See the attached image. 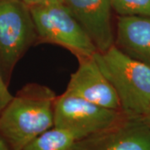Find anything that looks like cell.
Masks as SVG:
<instances>
[{"label": "cell", "instance_id": "obj_8", "mask_svg": "<svg viewBox=\"0 0 150 150\" xmlns=\"http://www.w3.org/2000/svg\"><path fill=\"white\" fill-rule=\"evenodd\" d=\"M98 52L114 45L111 0H62Z\"/></svg>", "mask_w": 150, "mask_h": 150}, {"label": "cell", "instance_id": "obj_14", "mask_svg": "<svg viewBox=\"0 0 150 150\" xmlns=\"http://www.w3.org/2000/svg\"><path fill=\"white\" fill-rule=\"evenodd\" d=\"M139 121H141L143 123H144L147 127H149L150 129V104L149 108H147L146 112H144V114L143 115V117L140 118Z\"/></svg>", "mask_w": 150, "mask_h": 150}, {"label": "cell", "instance_id": "obj_10", "mask_svg": "<svg viewBox=\"0 0 150 150\" xmlns=\"http://www.w3.org/2000/svg\"><path fill=\"white\" fill-rule=\"evenodd\" d=\"M76 141L69 132L52 128L31 141L22 150H69Z\"/></svg>", "mask_w": 150, "mask_h": 150}, {"label": "cell", "instance_id": "obj_15", "mask_svg": "<svg viewBox=\"0 0 150 150\" xmlns=\"http://www.w3.org/2000/svg\"><path fill=\"white\" fill-rule=\"evenodd\" d=\"M0 150H10L1 137H0Z\"/></svg>", "mask_w": 150, "mask_h": 150}, {"label": "cell", "instance_id": "obj_13", "mask_svg": "<svg viewBox=\"0 0 150 150\" xmlns=\"http://www.w3.org/2000/svg\"><path fill=\"white\" fill-rule=\"evenodd\" d=\"M22 1L24 2L29 8H31V7L43 4L48 3V2L53 1V0H22Z\"/></svg>", "mask_w": 150, "mask_h": 150}, {"label": "cell", "instance_id": "obj_12", "mask_svg": "<svg viewBox=\"0 0 150 150\" xmlns=\"http://www.w3.org/2000/svg\"><path fill=\"white\" fill-rule=\"evenodd\" d=\"M13 96V95H12L8 90V85L4 80L0 70V113L9 103Z\"/></svg>", "mask_w": 150, "mask_h": 150}, {"label": "cell", "instance_id": "obj_6", "mask_svg": "<svg viewBox=\"0 0 150 150\" xmlns=\"http://www.w3.org/2000/svg\"><path fill=\"white\" fill-rule=\"evenodd\" d=\"M69 150H150V129L125 117L108 129L76 140Z\"/></svg>", "mask_w": 150, "mask_h": 150}, {"label": "cell", "instance_id": "obj_2", "mask_svg": "<svg viewBox=\"0 0 150 150\" xmlns=\"http://www.w3.org/2000/svg\"><path fill=\"white\" fill-rule=\"evenodd\" d=\"M97 64L115 89L121 111L140 120L150 104V67L119 50L115 45L93 55Z\"/></svg>", "mask_w": 150, "mask_h": 150}, {"label": "cell", "instance_id": "obj_1", "mask_svg": "<svg viewBox=\"0 0 150 150\" xmlns=\"http://www.w3.org/2000/svg\"><path fill=\"white\" fill-rule=\"evenodd\" d=\"M58 95L48 86L28 83L13 95L0 113V137L10 150H22L54 127Z\"/></svg>", "mask_w": 150, "mask_h": 150}, {"label": "cell", "instance_id": "obj_7", "mask_svg": "<svg viewBox=\"0 0 150 150\" xmlns=\"http://www.w3.org/2000/svg\"><path fill=\"white\" fill-rule=\"evenodd\" d=\"M65 91L103 107L121 110L115 89L100 69L93 56L78 59Z\"/></svg>", "mask_w": 150, "mask_h": 150}, {"label": "cell", "instance_id": "obj_5", "mask_svg": "<svg viewBox=\"0 0 150 150\" xmlns=\"http://www.w3.org/2000/svg\"><path fill=\"white\" fill-rule=\"evenodd\" d=\"M125 117L121 110L103 107L67 91L54 103V127L69 132L76 140L108 129Z\"/></svg>", "mask_w": 150, "mask_h": 150}, {"label": "cell", "instance_id": "obj_3", "mask_svg": "<svg viewBox=\"0 0 150 150\" xmlns=\"http://www.w3.org/2000/svg\"><path fill=\"white\" fill-rule=\"evenodd\" d=\"M38 43L58 45L78 59L92 57L95 45L62 0H53L30 8Z\"/></svg>", "mask_w": 150, "mask_h": 150}, {"label": "cell", "instance_id": "obj_9", "mask_svg": "<svg viewBox=\"0 0 150 150\" xmlns=\"http://www.w3.org/2000/svg\"><path fill=\"white\" fill-rule=\"evenodd\" d=\"M114 45L150 67V17L118 16Z\"/></svg>", "mask_w": 150, "mask_h": 150}, {"label": "cell", "instance_id": "obj_11", "mask_svg": "<svg viewBox=\"0 0 150 150\" xmlns=\"http://www.w3.org/2000/svg\"><path fill=\"white\" fill-rule=\"evenodd\" d=\"M119 16L150 17V0H111Z\"/></svg>", "mask_w": 150, "mask_h": 150}, {"label": "cell", "instance_id": "obj_4", "mask_svg": "<svg viewBox=\"0 0 150 150\" xmlns=\"http://www.w3.org/2000/svg\"><path fill=\"white\" fill-rule=\"evenodd\" d=\"M36 43L30 8L22 0H0V70L8 85L17 64Z\"/></svg>", "mask_w": 150, "mask_h": 150}]
</instances>
